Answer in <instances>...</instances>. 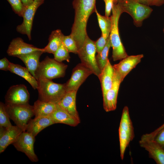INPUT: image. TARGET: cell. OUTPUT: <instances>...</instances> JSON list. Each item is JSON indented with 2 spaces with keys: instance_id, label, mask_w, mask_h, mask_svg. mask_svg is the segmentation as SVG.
I'll return each instance as SVG.
<instances>
[{
  "instance_id": "9",
  "label": "cell",
  "mask_w": 164,
  "mask_h": 164,
  "mask_svg": "<svg viewBox=\"0 0 164 164\" xmlns=\"http://www.w3.org/2000/svg\"><path fill=\"white\" fill-rule=\"evenodd\" d=\"M35 137L26 131L23 132L12 144L17 151L25 153L30 160L33 162L39 160L34 151Z\"/></svg>"
},
{
  "instance_id": "17",
  "label": "cell",
  "mask_w": 164,
  "mask_h": 164,
  "mask_svg": "<svg viewBox=\"0 0 164 164\" xmlns=\"http://www.w3.org/2000/svg\"><path fill=\"white\" fill-rule=\"evenodd\" d=\"M32 45L27 43L20 37L13 39L10 43L7 51L9 56H17L27 54L40 49Z\"/></svg>"
},
{
  "instance_id": "12",
  "label": "cell",
  "mask_w": 164,
  "mask_h": 164,
  "mask_svg": "<svg viewBox=\"0 0 164 164\" xmlns=\"http://www.w3.org/2000/svg\"><path fill=\"white\" fill-rule=\"evenodd\" d=\"M29 94L26 87L23 84L11 87L5 96V104H19L29 103Z\"/></svg>"
},
{
  "instance_id": "18",
  "label": "cell",
  "mask_w": 164,
  "mask_h": 164,
  "mask_svg": "<svg viewBox=\"0 0 164 164\" xmlns=\"http://www.w3.org/2000/svg\"><path fill=\"white\" fill-rule=\"evenodd\" d=\"M77 92L76 91L67 92L57 104L61 108L80 121L76 107V99Z\"/></svg>"
},
{
  "instance_id": "11",
  "label": "cell",
  "mask_w": 164,
  "mask_h": 164,
  "mask_svg": "<svg viewBox=\"0 0 164 164\" xmlns=\"http://www.w3.org/2000/svg\"><path fill=\"white\" fill-rule=\"evenodd\" d=\"M93 74L92 71L81 63L73 69L70 79L65 83L67 92L77 91L87 77Z\"/></svg>"
},
{
  "instance_id": "33",
  "label": "cell",
  "mask_w": 164,
  "mask_h": 164,
  "mask_svg": "<svg viewBox=\"0 0 164 164\" xmlns=\"http://www.w3.org/2000/svg\"><path fill=\"white\" fill-rule=\"evenodd\" d=\"M107 39L101 35V36L95 42L96 51L97 53L101 52L104 48L107 43Z\"/></svg>"
},
{
  "instance_id": "16",
  "label": "cell",
  "mask_w": 164,
  "mask_h": 164,
  "mask_svg": "<svg viewBox=\"0 0 164 164\" xmlns=\"http://www.w3.org/2000/svg\"><path fill=\"white\" fill-rule=\"evenodd\" d=\"M23 132L17 126L8 128L0 126V153L4 151L7 147L12 144Z\"/></svg>"
},
{
  "instance_id": "5",
  "label": "cell",
  "mask_w": 164,
  "mask_h": 164,
  "mask_svg": "<svg viewBox=\"0 0 164 164\" xmlns=\"http://www.w3.org/2000/svg\"><path fill=\"white\" fill-rule=\"evenodd\" d=\"M117 5L122 13H128L132 17L134 25L141 26L143 21L150 15L153 9L145 5L132 0H118Z\"/></svg>"
},
{
  "instance_id": "41",
  "label": "cell",
  "mask_w": 164,
  "mask_h": 164,
  "mask_svg": "<svg viewBox=\"0 0 164 164\" xmlns=\"http://www.w3.org/2000/svg\"><path fill=\"white\" fill-rule=\"evenodd\" d=\"M103 1H105V0H103Z\"/></svg>"
},
{
  "instance_id": "39",
  "label": "cell",
  "mask_w": 164,
  "mask_h": 164,
  "mask_svg": "<svg viewBox=\"0 0 164 164\" xmlns=\"http://www.w3.org/2000/svg\"><path fill=\"white\" fill-rule=\"evenodd\" d=\"M118 0H113V4H117Z\"/></svg>"
},
{
  "instance_id": "14",
  "label": "cell",
  "mask_w": 164,
  "mask_h": 164,
  "mask_svg": "<svg viewBox=\"0 0 164 164\" xmlns=\"http://www.w3.org/2000/svg\"><path fill=\"white\" fill-rule=\"evenodd\" d=\"M140 146L149 153V158L152 159L157 164H164V149L153 140L143 135L139 141Z\"/></svg>"
},
{
  "instance_id": "35",
  "label": "cell",
  "mask_w": 164,
  "mask_h": 164,
  "mask_svg": "<svg viewBox=\"0 0 164 164\" xmlns=\"http://www.w3.org/2000/svg\"><path fill=\"white\" fill-rule=\"evenodd\" d=\"M10 62L6 57L0 60V70L7 71L9 70Z\"/></svg>"
},
{
  "instance_id": "36",
  "label": "cell",
  "mask_w": 164,
  "mask_h": 164,
  "mask_svg": "<svg viewBox=\"0 0 164 164\" xmlns=\"http://www.w3.org/2000/svg\"><path fill=\"white\" fill-rule=\"evenodd\" d=\"M139 3L148 6H151L153 0H132Z\"/></svg>"
},
{
  "instance_id": "40",
  "label": "cell",
  "mask_w": 164,
  "mask_h": 164,
  "mask_svg": "<svg viewBox=\"0 0 164 164\" xmlns=\"http://www.w3.org/2000/svg\"><path fill=\"white\" fill-rule=\"evenodd\" d=\"M163 32H164V28H163Z\"/></svg>"
},
{
  "instance_id": "30",
  "label": "cell",
  "mask_w": 164,
  "mask_h": 164,
  "mask_svg": "<svg viewBox=\"0 0 164 164\" xmlns=\"http://www.w3.org/2000/svg\"><path fill=\"white\" fill-rule=\"evenodd\" d=\"M69 52L64 46L63 43L53 54L54 59L59 62L66 60L69 62L70 58Z\"/></svg>"
},
{
  "instance_id": "8",
  "label": "cell",
  "mask_w": 164,
  "mask_h": 164,
  "mask_svg": "<svg viewBox=\"0 0 164 164\" xmlns=\"http://www.w3.org/2000/svg\"><path fill=\"white\" fill-rule=\"evenodd\" d=\"M95 41L87 36L82 47L78 50V55L81 63L98 77L101 71L97 63Z\"/></svg>"
},
{
  "instance_id": "7",
  "label": "cell",
  "mask_w": 164,
  "mask_h": 164,
  "mask_svg": "<svg viewBox=\"0 0 164 164\" xmlns=\"http://www.w3.org/2000/svg\"><path fill=\"white\" fill-rule=\"evenodd\" d=\"M118 132L120 156L123 160L126 148L135 137L134 128L127 106H125L122 111Z\"/></svg>"
},
{
  "instance_id": "27",
  "label": "cell",
  "mask_w": 164,
  "mask_h": 164,
  "mask_svg": "<svg viewBox=\"0 0 164 164\" xmlns=\"http://www.w3.org/2000/svg\"><path fill=\"white\" fill-rule=\"evenodd\" d=\"M111 47V41L109 36L107 39V43L101 51L97 53L96 58L98 66L101 71L106 64L109 60L108 54L110 47Z\"/></svg>"
},
{
  "instance_id": "10",
  "label": "cell",
  "mask_w": 164,
  "mask_h": 164,
  "mask_svg": "<svg viewBox=\"0 0 164 164\" xmlns=\"http://www.w3.org/2000/svg\"><path fill=\"white\" fill-rule=\"evenodd\" d=\"M44 1V0H34L31 4L26 7L22 17V23L16 27V31L26 35L29 40L31 39V31L34 15L38 8Z\"/></svg>"
},
{
  "instance_id": "31",
  "label": "cell",
  "mask_w": 164,
  "mask_h": 164,
  "mask_svg": "<svg viewBox=\"0 0 164 164\" xmlns=\"http://www.w3.org/2000/svg\"><path fill=\"white\" fill-rule=\"evenodd\" d=\"M6 110L5 104L0 103V126L8 128L12 125Z\"/></svg>"
},
{
  "instance_id": "20",
  "label": "cell",
  "mask_w": 164,
  "mask_h": 164,
  "mask_svg": "<svg viewBox=\"0 0 164 164\" xmlns=\"http://www.w3.org/2000/svg\"><path fill=\"white\" fill-rule=\"evenodd\" d=\"M53 124L54 123L50 116L35 117L29 122L26 131L36 137L44 129Z\"/></svg>"
},
{
  "instance_id": "21",
  "label": "cell",
  "mask_w": 164,
  "mask_h": 164,
  "mask_svg": "<svg viewBox=\"0 0 164 164\" xmlns=\"http://www.w3.org/2000/svg\"><path fill=\"white\" fill-rule=\"evenodd\" d=\"M114 71L113 66L108 60L98 77L101 84L103 98L112 86Z\"/></svg>"
},
{
  "instance_id": "3",
  "label": "cell",
  "mask_w": 164,
  "mask_h": 164,
  "mask_svg": "<svg viewBox=\"0 0 164 164\" xmlns=\"http://www.w3.org/2000/svg\"><path fill=\"white\" fill-rule=\"evenodd\" d=\"M67 65L54 58L46 56L40 62L35 73V78L38 80H52L63 77Z\"/></svg>"
},
{
  "instance_id": "6",
  "label": "cell",
  "mask_w": 164,
  "mask_h": 164,
  "mask_svg": "<svg viewBox=\"0 0 164 164\" xmlns=\"http://www.w3.org/2000/svg\"><path fill=\"white\" fill-rule=\"evenodd\" d=\"M5 105L10 118L23 132L26 131L29 122L34 115L33 106L29 103Z\"/></svg>"
},
{
  "instance_id": "13",
  "label": "cell",
  "mask_w": 164,
  "mask_h": 164,
  "mask_svg": "<svg viewBox=\"0 0 164 164\" xmlns=\"http://www.w3.org/2000/svg\"><path fill=\"white\" fill-rule=\"evenodd\" d=\"M114 70L112 86L107 92L105 97L103 98V108L106 112L116 109L118 92L120 84L122 82L120 75L114 69Z\"/></svg>"
},
{
  "instance_id": "28",
  "label": "cell",
  "mask_w": 164,
  "mask_h": 164,
  "mask_svg": "<svg viewBox=\"0 0 164 164\" xmlns=\"http://www.w3.org/2000/svg\"><path fill=\"white\" fill-rule=\"evenodd\" d=\"M145 134L148 138L156 142L164 149V124L153 132Z\"/></svg>"
},
{
  "instance_id": "22",
  "label": "cell",
  "mask_w": 164,
  "mask_h": 164,
  "mask_svg": "<svg viewBox=\"0 0 164 164\" xmlns=\"http://www.w3.org/2000/svg\"><path fill=\"white\" fill-rule=\"evenodd\" d=\"M50 116L54 124L62 123L75 127L80 122L61 108L58 104L56 109Z\"/></svg>"
},
{
  "instance_id": "42",
  "label": "cell",
  "mask_w": 164,
  "mask_h": 164,
  "mask_svg": "<svg viewBox=\"0 0 164 164\" xmlns=\"http://www.w3.org/2000/svg\"><path fill=\"white\" fill-rule=\"evenodd\" d=\"M163 124H164V123Z\"/></svg>"
},
{
  "instance_id": "32",
  "label": "cell",
  "mask_w": 164,
  "mask_h": 164,
  "mask_svg": "<svg viewBox=\"0 0 164 164\" xmlns=\"http://www.w3.org/2000/svg\"><path fill=\"white\" fill-rule=\"evenodd\" d=\"M15 13L19 16L23 17L26 9L21 0H7Z\"/></svg>"
},
{
  "instance_id": "2",
  "label": "cell",
  "mask_w": 164,
  "mask_h": 164,
  "mask_svg": "<svg viewBox=\"0 0 164 164\" xmlns=\"http://www.w3.org/2000/svg\"><path fill=\"white\" fill-rule=\"evenodd\" d=\"M111 27L109 37L112 48L113 61L121 60L128 56L120 38L118 27L119 20L122 13L117 4H113L112 9Z\"/></svg>"
},
{
  "instance_id": "4",
  "label": "cell",
  "mask_w": 164,
  "mask_h": 164,
  "mask_svg": "<svg viewBox=\"0 0 164 164\" xmlns=\"http://www.w3.org/2000/svg\"><path fill=\"white\" fill-rule=\"evenodd\" d=\"M39 99L57 104L67 92L65 84L54 83L52 80H38Z\"/></svg>"
},
{
  "instance_id": "23",
  "label": "cell",
  "mask_w": 164,
  "mask_h": 164,
  "mask_svg": "<svg viewBox=\"0 0 164 164\" xmlns=\"http://www.w3.org/2000/svg\"><path fill=\"white\" fill-rule=\"evenodd\" d=\"M33 106L35 117L48 116H50L56 110L57 104L38 99L35 102Z\"/></svg>"
},
{
  "instance_id": "25",
  "label": "cell",
  "mask_w": 164,
  "mask_h": 164,
  "mask_svg": "<svg viewBox=\"0 0 164 164\" xmlns=\"http://www.w3.org/2000/svg\"><path fill=\"white\" fill-rule=\"evenodd\" d=\"M11 72L24 79L30 84L34 89H37L38 81L26 67L10 62L9 69Z\"/></svg>"
},
{
  "instance_id": "29",
  "label": "cell",
  "mask_w": 164,
  "mask_h": 164,
  "mask_svg": "<svg viewBox=\"0 0 164 164\" xmlns=\"http://www.w3.org/2000/svg\"><path fill=\"white\" fill-rule=\"evenodd\" d=\"M62 43L69 53L78 54V49L76 42L71 34L64 36Z\"/></svg>"
},
{
  "instance_id": "34",
  "label": "cell",
  "mask_w": 164,
  "mask_h": 164,
  "mask_svg": "<svg viewBox=\"0 0 164 164\" xmlns=\"http://www.w3.org/2000/svg\"><path fill=\"white\" fill-rule=\"evenodd\" d=\"M105 16L109 17L112 11L113 5V0H105Z\"/></svg>"
},
{
  "instance_id": "24",
  "label": "cell",
  "mask_w": 164,
  "mask_h": 164,
  "mask_svg": "<svg viewBox=\"0 0 164 164\" xmlns=\"http://www.w3.org/2000/svg\"><path fill=\"white\" fill-rule=\"evenodd\" d=\"M64 36L60 29L52 31L49 36L48 44L42 48L43 53L54 54L62 44Z\"/></svg>"
},
{
  "instance_id": "26",
  "label": "cell",
  "mask_w": 164,
  "mask_h": 164,
  "mask_svg": "<svg viewBox=\"0 0 164 164\" xmlns=\"http://www.w3.org/2000/svg\"><path fill=\"white\" fill-rule=\"evenodd\" d=\"M96 13L98 24L101 32L102 36L107 39L109 36L111 27V16L107 17L101 15L96 9Z\"/></svg>"
},
{
  "instance_id": "37",
  "label": "cell",
  "mask_w": 164,
  "mask_h": 164,
  "mask_svg": "<svg viewBox=\"0 0 164 164\" xmlns=\"http://www.w3.org/2000/svg\"><path fill=\"white\" fill-rule=\"evenodd\" d=\"M164 4V0H153L151 6H160Z\"/></svg>"
},
{
  "instance_id": "38",
  "label": "cell",
  "mask_w": 164,
  "mask_h": 164,
  "mask_svg": "<svg viewBox=\"0 0 164 164\" xmlns=\"http://www.w3.org/2000/svg\"><path fill=\"white\" fill-rule=\"evenodd\" d=\"M21 1L24 6L26 8L32 4L34 0H21Z\"/></svg>"
},
{
  "instance_id": "19",
  "label": "cell",
  "mask_w": 164,
  "mask_h": 164,
  "mask_svg": "<svg viewBox=\"0 0 164 164\" xmlns=\"http://www.w3.org/2000/svg\"><path fill=\"white\" fill-rule=\"evenodd\" d=\"M43 53V49L40 48L39 50L27 54L19 55L15 57L23 62L26 67L35 78V73L40 62L39 61V58Z\"/></svg>"
},
{
  "instance_id": "15",
  "label": "cell",
  "mask_w": 164,
  "mask_h": 164,
  "mask_svg": "<svg viewBox=\"0 0 164 164\" xmlns=\"http://www.w3.org/2000/svg\"><path fill=\"white\" fill-rule=\"evenodd\" d=\"M142 54L128 56L118 63L113 66L114 69L120 75L121 82L128 73L141 61Z\"/></svg>"
},
{
  "instance_id": "1",
  "label": "cell",
  "mask_w": 164,
  "mask_h": 164,
  "mask_svg": "<svg viewBox=\"0 0 164 164\" xmlns=\"http://www.w3.org/2000/svg\"><path fill=\"white\" fill-rule=\"evenodd\" d=\"M96 0H73L74 20L70 34L75 40L78 50L82 46L87 35V26L90 15L95 12Z\"/></svg>"
}]
</instances>
